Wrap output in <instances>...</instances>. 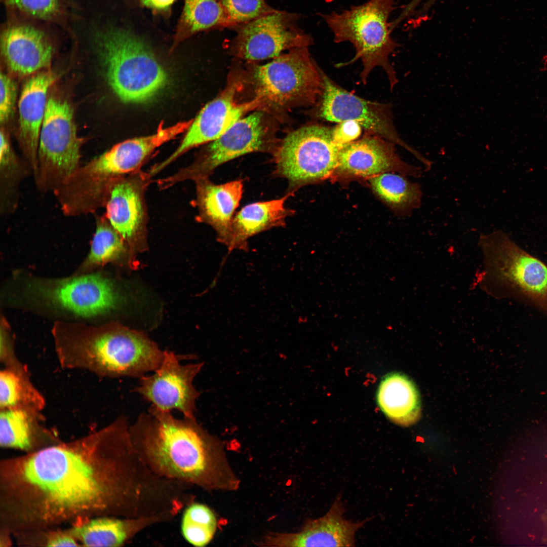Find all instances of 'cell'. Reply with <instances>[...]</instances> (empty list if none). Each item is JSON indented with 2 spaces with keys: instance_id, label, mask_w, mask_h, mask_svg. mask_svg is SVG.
<instances>
[{
  "instance_id": "cell-1",
  "label": "cell",
  "mask_w": 547,
  "mask_h": 547,
  "mask_svg": "<svg viewBox=\"0 0 547 547\" xmlns=\"http://www.w3.org/2000/svg\"><path fill=\"white\" fill-rule=\"evenodd\" d=\"M8 482L34 516L47 522L93 513L138 518L153 492L152 474L126 429L112 422L68 443L16 461Z\"/></svg>"
},
{
  "instance_id": "cell-2",
  "label": "cell",
  "mask_w": 547,
  "mask_h": 547,
  "mask_svg": "<svg viewBox=\"0 0 547 547\" xmlns=\"http://www.w3.org/2000/svg\"><path fill=\"white\" fill-rule=\"evenodd\" d=\"M129 435L142 460L160 477L210 491L240 486L222 443L196 419L177 418L151 405L129 426Z\"/></svg>"
},
{
  "instance_id": "cell-3",
  "label": "cell",
  "mask_w": 547,
  "mask_h": 547,
  "mask_svg": "<svg viewBox=\"0 0 547 547\" xmlns=\"http://www.w3.org/2000/svg\"><path fill=\"white\" fill-rule=\"evenodd\" d=\"M54 346L64 369L90 371L100 377H137L153 372L164 350L142 332L118 324L99 326L63 322Z\"/></svg>"
},
{
  "instance_id": "cell-4",
  "label": "cell",
  "mask_w": 547,
  "mask_h": 547,
  "mask_svg": "<svg viewBox=\"0 0 547 547\" xmlns=\"http://www.w3.org/2000/svg\"><path fill=\"white\" fill-rule=\"evenodd\" d=\"M174 137L171 128L160 126L151 135L122 141L80 165L53 193L63 214H95L105 207L120 179L141 170L155 150Z\"/></svg>"
},
{
  "instance_id": "cell-5",
  "label": "cell",
  "mask_w": 547,
  "mask_h": 547,
  "mask_svg": "<svg viewBox=\"0 0 547 547\" xmlns=\"http://www.w3.org/2000/svg\"><path fill=\"white\" fill-rule=\"evenodd\" d=\"M478 246L483 268L479 287L496 299H513L547 317V266L502 230L482 234Z\"/></svg>"
},
{
  "instance_id": "cell-6",
  "label": "cell",
  "mask_w": 547,
  "mask_h": 547,
  "mask_svg": "<svg viewBox=\"0 0 547 547\" xmlns=\"http://www.w3.org/2000/svg\"><path fill=\"white\" fill-rule=\"evenodd\" d=\"M308 49H291L242 71L243 87L251 90L249 99L259 100L260 110L278 121L293 108L314 106L323 94L320 68Z\"/></svg>"
},
{
  "instance_id": "cell-7",
  "label": "cell",
  "mask_w": 547,
  "mask_h": 547,
  "mask_svg": "<svg viewBox=\"0 0 547 547\" xmlns=\"http://www.w3.org/2000/svg\"><path fill=\"white\" fill-rule=\"evenodd\" d=\"M95 42L106 82L122 102H149L168 86L167 69L148 46L132 32L110 28L98 32Z\"/></svg>"
},
{
  "instance_id": "cell-8",
  "label": "cell",
  "mask_w": 547,
  "mask_h": 547,
  "mask_svg": "<svg viewBox=\"0 0 547 547\" xmlns=\"http://www.w3.org/2000/svg\"><path fill=\"white\" fill-rule=\"evenodd\" d=\"M394 6V0H369L340 13L322 15L333 33L334 41L349 42L356 50L352 59L338 63L336 67L349 65L360 59L363 68L360 77L364 85L373 69L380 67L386 73L391 91L398 82L389 59L398 47L391 36L393 30L389 22Z\"/></svg>"
},
{
  "instance_id": "cell-9",
  "label": "cell",
  "mask_w": 547,
  "mask_h": 547,
  "mask_svg": "<svg viewBox=\"0 0 547 547\" xmlns=\"http://www.w3.org/2000/svg\"><path fill=\"white\" fill-rule=\"evenodd\" d=\"M276 120L261 110L243 116L218 138L208 143L190 164L158 179L159 187L165 190L181 182L209 178L217 167L246 154L262 152L273 155L281 140L277 136Z\"/></svg>"
},
{
  "instance_id": "cell-10",
  "label": "cell",
  "mask_w": 547,
  "mask_h": 547,
  "mask_svg": "<svg viewBox=\"0 0 547 547\" xmlns=\"http://www.w3.org/2000/svg\"><path fill=\"white\" fill-rule=\"evenodd\" d=\"M342 146L334 141L332 128L319 124L289 132L272 155L274 175L286 179L288 193L331 178Z\"/></svg>"
},
{
  "instance_id": "cell-11",
  "label": "cell",
  "mask_w": 547,
  "mask_h": 547,
  "mask_svg": "<svg viewBox=\"0 0 547 547\" xmlns=\"http://www.w3.org/2000/svg\"><path fill=\"white\" fill-rule=\"evenodd\" d=\"M83 143L69 103L55 97L48 99L40 133L37 169L33 176L40 193H53L78 168Z\"/></svg>"
},
{
  "instance_id": "cell-12",
  "label": "cell",
  "mask_w": 547,
  "mask_h": 547,
  "mask_svg": "<svg viewBox=\"0 0 547 547\" xmlns=\"http://www.w3.org/2000/svg\"><path fill=\"white\" fill-rule=\"evenodd\" d=\"M323 94L307 113L325 121L358 123L365 133L377 136L398 145L412 154L426 168L432 162L406 143L399 136L394 122L392 105L367 100L341 88L320 68Z\"/></svg>"
},
{
  "instance_id": "cell-13",
  "label": "cell",
  "mask_w": 547,
  "mask_h": 547,
  "mask_svg": "<svg viewBox=\"0 0 547 547\" xmlns=\"http://www.w3.org/2000/svg\"><path fill=\"white\" fill-rule=\"evenodd\" d=\"M25 292L32 300L46 306L82 317L107 312L118 301L111 281L99 274L63 279L33 278L27 283Z\"/></svg>"
},
{
  "instance_id": "cell-14",
  "label": "cell",
  "mask_w": 547,
  "mask_h": 547,
  "mask_svg": "<svg viewBox=\"0 0 547 547\" xmlns=\"http://www.w3.org/2000/svg\"><path fill=\"white\" fill-rule=\"evenodd\" d=\"M240 72L232 73L225 89L208 102L186 130L176 149L148 171L152 177L162 171L191 149L218 138L247 113L260 110L257 99L243 100V84Z\"/></svg>"
},
{
  "instance_id": "cell-15",
  "label": "cell",
  "mask_w": 547,
  "mask_h": 547,
  "mask_svg": "<svg viewBox=\"0 0 547 547\" xmlns=\"http://www.w3.org/2000/svg\"><path fill=\"white\" fill-rule=\"evenodd\" d=\"M298 16L276 10L238 26L229 52L252 62L273 59L295 48L308 47L313 40L298 27Z\"/></svg>"
},
{
  "instance_id": "cell-16",
  "label": "cell",
  "mask_w": 547,
  "mask_h": 547,
  "mask_svg": "<svg viewBox=\"0 0 547 547\" xmlns=\"http://www.w3.org/2000/svg\"><path fill=\"white\" fill-rule=\"evenodd\" d=\"M181 359L171 351L164 350L160 366L153 374L140 377L133 392L162 411L177 410L184 417L196 419V402L200 393L193 382L204 364L182 365Z\"/></svg>"
},
{
  "instance_id": "cell-17",
  "label": "cell",
  "mask_w": 547,
  "mask_h": 547,
  "mask_svg": "<svg viewBox=\"0 0 547 547\" xmlns=\"http://www.w3.org/2000/svg\"><path fill=\"white\" fill-rule=\"evenodd\" d=\"M148 172L139 170L120 179L105 206V215L128 245L132 262L147 248L148 212L145 194L152 181Z\"/></svg>"
},
{
  "instance_id": "cell-18",
  "label": "cell",
  "mask_w": 547,
  "mask_h": 547,
  "mask_svg": "<svg viewBox=\"0 0 547 547\" xmlns=\"http://www.w3.org/2000/svg\"><path fill=\"white\" fill-rule=\"evenodd\" d=\"M395 144L377 136L365 133L362 138L342 147L338 164L331 178L341 182L367 179L386 172L420 177L422 168L404 161Z\"/></svg>"
},
{
  "instance_id": "cell-19",
  "label": "cell",
  "mask_w": 547,
  "mask_h": 547,
  "mask_svg": "<svg viewBox=\"0 0 547 547\" xmlns=\"http://www.w3.org/2000/svg\"><path fill=\"white\" fill-rule=\"evenodd\" d=\"M340 497L323 517L306 520L296 532H270L256 543L276 547L354 546L355 535L368 520L353 522L345 519Z\"/></svg>"
},
{
  "instance_id": "cell-20",
  "label": "cell",
  "mask_w": 547,
  "mask_h": 547,
  "mask_svg": "<svg viewBox=\"0 0 547 547\" xmlns=\"http://www.w3.org/2000/svg\"><path fill=\"white\" fill-rule=\"evenodd\" d=\"M56 79L51 71L35 73L25 83L18 102V141L23 158L36 172L41 128L44 119L49 88Z\"/></svg>"
},
{
  "instance_id": "cell-21",
  "label": "cell",
  "mask_w": 547,
  "mask_h": 547,
  "mask_svg": "<svg viewBox=\"0 0 547 547\" xmlns=\"http://www.w3.org/2000/svg\"><path fill=\"white\" fill-rule=\"evenodd\" d=\"M197 219L212 227L218 241L226 246L229 239L235 212L243 193L242 179L216 184L209 178L194 182Z\"/></svg>"
},
{
  "instance_id": "cell-22",
  "label": "cell",
  "mask_w": 547,
  "mask_h": 547,
  "mask_svg": "<svg viewBox=\"0 0 547 547\" xmlns=\"http://www.w3.org/2000/svg\"><path fill=\"white\" fill-rule=\"evenodd\" d=\"M1 51L9 69L21 75L47 67L53 56L52 46L44 33L21 25L5 30L1 37Z\"/></svg>"
},
{
  "instance_id": "cell-23",
  "label": "cell",
  "mask_w": 547,
  "mask_h": 547,
  "mask_svg": "<svg viewBox=\"0 0 547 547\" xmlns=\"http://www.w3.org/2000/svg\"><path fill=\"white\" fill-rule=\"evenodd\" d=\"M292 195L287 192L278 199L254 202L243 207L233 218L226 246L228 249L247 251L251 237L274 227L285 226L286 218L294 212L285 206Z\"/></svg>"
},
{
  "instance_id": "cell-24",
  "label": "cell",
  "mask_w": 547,
  "mask_h": 547,
  "mask_svg": "<svg viewBox=\"0 0 547 547\" xmlns=\"http://www.w3.org/2000/svg\"><path fill=\"white\" fill-rule=\"evenodd\" d=\"M172 519L168 515L140 518L102 516L76 526L72 532L86 546H120L146 528Z\"/></svg>"
},
{
  "instance_id": "cell-25",
  "label": "cell",
  "mask_w": 547,
  "mask_h": 547,
  "mask_svg": "<svg viewBox=\"0 0 547 547\" xmlns=\"http://www.w3.org/2000/svg\"><path fill=\"white\" fill-rule=\"evenodd\" d=\"M377 402L385 415L397 424L411 425L420 417L419 392L404 374L392 373L382 379L377 392Z\"/></svg>"
},
{
  "instance_id": "cell-26",
  "label": "cell",
  "mask_w": 547,
  "mask_h": 547,
  "mask_svg": "<svg viewBox=\"0 0 547 547\" xmlns=\"http://www.w3.org/2000/svg\"><path fill=\"white\" fill-rule=\"evenodd\" d=\"M406 177L396 172H386L367 180L376 197L399 216H409L422 203L420 185Z\"/></svg>"
},
{
  "instance_id": "cell-27",
  "label": "cell",
  "mask_w": 547,
  "mask_h": 547,
  "mask_svg": "<svg viewBox=\"0 0 547 547\" xmlns=\"http://www.w3.org/2000/svg\"><path fill=\"white\" fill-rule=\"evenodd\" d=\"M33 176L32 169L24 158L15 152L5 131H1L0 145V215L7 217L18 207L20 185L24 179Z\"/></svg>"
},
{
  "instance_id": "cell-28",
  "label": "cell",
  "mask_w": 547,
  "mask_h": 547,
  "mask_svg": "<svg viewBox=\"0 0 547 547\" xmlns=\"http://www.w3.org/2000/svg\"><path fill=\"white\" fill-rule=\"evenodd\" d=\"M41 412L24 408L0 409V444L2 447L30 449L37 440L47 434L43 426Z\"/></svg>"
},
{
  "instance_id": "cell-29",
  "label": "cell",
  "mask_w": 547,
  "mask_h": 547,
  "mask_svg": "<svg viewBox=\"0 0 547 547\" xmlns=\"http://www.w3.org/2000/svg\"><path fill=\"white\" fill-rule=\"evenodd\" d=\"M44 397L31 382L25 365L7 367L0 372V409L24 408L41 412Z\"/></svg>"
},
{
  "instance_id": "cell-30",
  "label": "cell",
  "mask_w": 547,
  "mask_h": 547,
  "mask_svg": "<svg viewBox=\"0 0 547 547\" xmlns=\"http://www.w3.org/2000/svg\"><path fill=\"white\" fill-rule=\"evenodd\" d=\"M181 15L175 30L172 49L193 34L203 31L228 27L219 0H184Z\"/></svg>"
},
{
  "instance_id": "cell-31",
  "label": "cell",
  "mask_w": 547,
  "mask_h": 547,
  "mask_svg": "<svg viewBox=\"0 0 547 547\" xmlns=\"http://www.w3.org/2000/svg\"><path fill=\"white\" fill-rule=\"evenodd\" d=\"M96 228L89 254L80 271H84L125 258L132 261L126 242L111 224L105 214L95 213Z\"/></svg>"
},
{
  "instance_id": "cell-32",
  "label": "cell",
  "mask_w": 547,
  "mask_h": 547,
  "mask_svg": "<svg viewBox=\"0 0 547 547\" xmlns=\"http://www.w3.org/2000/svg\"><path fill=\"white\" fill-rule=\"evenodd\" d=\"M217 528L215 514L208 506L192 502L184 509L181 520V532L190 544L202 547L214 537Z\"/></svg>"
},
{
  "instance_id": "cell-33",
  "label": "cell",
  "mask_w": 547,
  "mask_h": 547,
  "mask_svg": "<svg viewBox=\"0 0 547 547\" xmlns=\"http://www.w3.org/2000/svg\"><path fill=\"white\" fill-rule=\"evenodd\" d=\"M228 27L237 28L251 20L275 11L265 0H219Z\"/></svg>"
},
{
  "instance_id": "cell-34",
  "label": "cell",
  "mask_w": 547,
  "mask_h": 547,
  "mask_svg": "<svg viewBox=\"0 0 547 547\" xmlns=\"http://www.w3.org/2000/svg\"><path fill=\"white\" fill-rule=\"evenodd\" d=\"M8 3L31 16L47 18L54 15L59 8L58 0H7Z\"/></svg>"
},
{
  "instance_id": "cell-35",
  "label": "cell",
  "mask_w": 547,
  "mask_h": 547,
  "mask_svg": "<svg viewBox=\"0 0 547 547\" xmlns=\"http://www.w3.org/2000/svg\"><path fill=\"white\" fill-rule=\"evenodd\" d=\"M0 121L6 123L11 117L17 98V85L8 75L1 73Z\"/></svg>"
},
{
  "instance_id": "cell-36",
  "label": "cell",
  "mask_w": 547,
  "mask_h": 547,
  "mask_svg": "<svg viewBox=\"0 0 547 547\" xmlns=\"http://www.w3.org/2000/svg\"><path fill=\"white\" fill-rule=\"evenodd\" d=\"M362 127L357 122L346 121L332 128L333 138L336 144L343 147L361 136Z\"/></svg>"
},
{
  "instance_id": "cell-37",
  "label": "cell",
  "mask_w": 547,
  "mask_h": 547,
  "mask_svg": "<svg viewBox=\"0 0 547 547\" xmlns=\"http://www.w3.org/2000/svg\"><path fill=\"white\" fill-rule=\"evenodd\" d=\"M0 361L4 367L16 365L21 362L15 355L10 330L4 318H2L1 324Z\"/></svg>"
},
{
  "instance_id": "cell-38",
  "label": "cell",
  "mask_w": 547,
  "mask_h": 547,
  "mask_svg": "<svg viewBox=\"0 0 547 547\" xmlns=\"http://www.w3.org/2000/svg\"><path fill=\"white\" fill-rule=\"evenodd\" d=\"M176 0H139L143 7L149 9L154 15L169 16Z\"/></svg>"
},
{
  "instance_id": "cell-39",
  "label": "cell",
  "mask_w": 547,
  "mask_h": 547,
  "mask_svg": "<svg viewBox=\"0 0 547 547\" xmlns=\"http://www.w3.org/2000/svg\"><path fill=\"white\" fill-rule=\"evenodd\" d=\"M49 546H75L78 545L73 537L69 535H55L47 541Z\"/></svg>"
},
{
  "instance_id": "cell-40",
  "label": "cell",
  "mask_w": 547,
  "mask_h": 547,
  "mask_svg": "<svg viewBox=\"0 0 547 547\" xmlns=\"http://www.w3.org/2000/svg\"><path fill=\"white\" fill-rule=\"evenodd\" d=\"M424 0H411V1L405 7L402 13L398 18L394 21L396 25H398L404 19L410 16L413 13L416 8ZM435 1V0H429V2H434Z\"/></svg>"
}]
</instances>
